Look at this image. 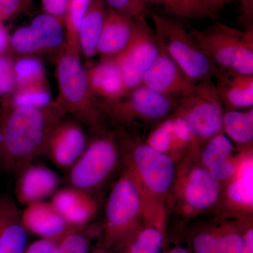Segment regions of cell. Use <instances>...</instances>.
Segmentation results:
<instances>
[{
  "instance_id": "1",
  "label": "cell",
  "mask_w": 253,
  "mask_h": 253,
  "mask_svg": "<svg viewBox=\"0 0 253 253\" xmlns=\"http://www.w3.org/2000/svg\"><path fill=\"white\" fill-rule=\"evenodd\" d=\"M66 115L54 101L42 109L2 105L0 136L5 170L18 174L37 158L46 154L53 129Z\"/></svg>"
},
{
  "instance_id": "2",
  "label": "cell",
  "mask_w": 253,
  "mask_h": 253,
  "mask_svg": "<svg viewBox=\"0 0 253 253\" xmlns=\"http://www.w3.org/2000/svg\"><path fill=\"white\" fill-rule=\"evenodd\" d=\"M80 56V53L66 48L60 55L56 65L59 95L54 102L66 114L73 115L79 122L99 130L104 110L89 87L86 68Z\"/></svg>"
},
{
  "instance_id": "3",
  "label": "cell",
  "mask_w": 253,
  "mask_h": 253,
  "mask_svg": "<svg viewBox=\"0 0 253 253\" xmlns=\"http://www.w3.org/2000/svg\"><path fill=\"white\" fill-rule=\"evenodd\" d=\"M188 31L211 62L219 69L253 75V28L241 31L215 23L199 31L192 26Z\"/></svg>"
},
{
  "instance_id": "4",
  "label": "cell",
  "mask_w": 253,
  "mask_h": 253,
  "mask_svg": "<svg viewBox=\"0 0 253 253\" xmlns=\"http://www.w3.org/2000/svg\"><path fill=\"white\" fill-rule=\"evenodd\" d=\"M158 44L195 83L213 79L218 69L176 18L151 14Z\"/></svg>"
},
{
  "instance_id": "5",
  "label": "cell",
  "mask_w": 253,
  "mask_h": 253,
  "mask_svg": "<svg viewBox=\"0 0 253 253\" xmlns=\"http://www.w3.org/2000/svg\"><path fill=\"white\" fill-rule=\"evenodd\" d=\"M175 110L189 125L194 137L211 139L222 131V104L212 79L196 83L177 100Z\"/></svg>"
},
{
  "instance_id": "6",
  "label": "cell",
  "mask_w": 253,
  "mask_h": 253,
  "mask_svg": "<svg viewBox=\"0 0 253 253\" xmlns=\"http://www.w3.org/2000/svg\"><path fill=\"white\" fill-rule=\"evenodd\" d=\"M117 146L110 137H102L86 146L84 152L67 171L70 186L89 192L101 185L117 164Z\"/></svg>"
},
{
  "instance_id": "7",
  "label": "cell",
  "mask_w": 253,
  "mask_h": 253,
  "mask_svg": "<svg viewBox=\"0 0 253 253\" xmlns=\"http://www.w3.org/2000/svg\"><path fill=\"white\" fill-rule=\"evenodd\" d=\"M154 31L145 17L136 18L135 36L128 47L115 59L122 71L128 90L141 85L144 75L160 54Z\"/></svg>"
},
{
  "instance_id": "8",
  "label": "cell",
  "mask_w": 253,
  "mask_h": 253,
  "mask_svg": "<svg viewBox=\"0 0 253 253\" xmlns=\"http://www.w3.org/2000/svg\"><path fill=\"white\" fill-rule=\"evenodd\" d=\"M176 101L141 84L128 91L117 101L101 103V106L104 112L121 119L157 120L167 117L175 110Z\"/></svg>"
},
{
  "instance_id": "9",
  "label": "cell",
  "mask_w": 253,
  "mask_h": 253,
  "mask_svg": "<svg viewBox=\"0 0 253 253\" xmlns=\"http://www.w3.org/2000/svg\"><path fill=\"white\" fill-rule=\"evenodd\" d=\"M157 59L143 78L142 85L159 94L180 99L196 84L160 46Z\"/></svg>"
},
{
  "instance_id": "10",
  "label": "cell",
  "mask_w": 253,
  "mask_h": 253,
  "mask_svg": "<svg viewBox=\"0 0 253 253\" xmlns=\"http://www.w3.org/2000/svg\"><path fill=\"white\" fill-rule=\"evenodd\" d=\"M86 147L85 133L82 123L63 119L53 129L46 154L56 167L68 171Z\"/></svg>"
},
{
  "instance_id": "11",
  "label": "cell",
  "mask_w": 253,
  "mask_h": 253,
  "mask_svg": "<svg viewBox=\"0 0 253 253\" xmlns=\"http://www.w3.org/2000/svg\"><path fill=\"white\" fill-rule=\"evenodd\" d=\"M140 206L135 183L127 174L123 175L111 191L106 207V221L111 234L124 230L131 224Z\"/></svg>"
},
{
  "instance_id": "12",
  "label": "cell",
  "mask_w": 253,
  "mask_h": 253,
  "mask_svg": "<svg viewBox=\"0 0 253 253\" xmlns=\"http://www.w3.org/2000/svg\"><path fill=\"white\" fill-rule=\"evenodd\" d=\"M18 174L15 194L18 202L25 206L42 202L59 189V176L44 165L32 163Z\"/></svg>"
},
{
  "instance_id": "13",
  "label": "cell",
  "mask_w": 253,
  "mask_h": 253,
  "mask_svg": "<svg viewBox=\"0 0 253 253\" xmlns=\"http://www.w3.org/2000/svg\"><path fill=\"white\" fill-rule=\"evenodd\" d=\"M134 163L145 184L154 192H166L174 178V166L170 158L148 144L136 145L133 153Z\"/></svg>"
},
{
  "instance_id": "14",
  "label": "cell",
  "mask_w": 253,
  "mask_h": 253,
  "mask_svg": "<svg viewBox=\"0 0 253 253\" xmlns=\"http://www.w3.org/2000/svg\"><path fill=\"white\" fill-rule=\"evenodd\" d=\"M136 18L128 17L106 8L96 54L101 59H114L122 54L135 36Z\"/></svg>"
},
{
  "instance_id": "15",
  "label": "cell",
  "mask_w": 253,
  "mask_h": 253,
  "mask_svg": "<svg viewBox=\"0 0 253 253\" xmlns=\"http://www.w3.org/2000/svg\"><path fill=\"white\" fill-rule=\"evenodd\" d=\"M86 71L89 87L101 103L117 101L129 91L115 59H101L97 64L86 68Z\"/></svg>"
},
{
  "instance_id": "16",
  "label": "cell",
  "mask_w": 253,
  "mask_h": 253,
  "mask_svg": "<svg viewBox=\"0 0 253 253\" xmlns=\"http://www.w3.org/2000/svg\"><path fill=\"white\" fill-rule=\"evenodd\" d=\"M57 212L71 226H81L90 220L97 206L89 192L73 187L58 189L51 202Z\"/></svg>"
},
{
  "instance_id": "17",
  "label": "cell",
  "mask_w": 253,
  "mask_h": 253,
  "mask_svg": "<svg viewBox=\"0 0 253 253\" xmlns=\"http://www.w3.org/2000/svg\"><path fill=\"white\" fill-rule=\"evenodd\" d=\"M21 217L25 229L46 239L62 236L71 227L51 203L42 201L29 205Z\"/></svg>"
},
{
  "instance_id": "18",
  "label": "cell",
  "mask_w": 253,
  "mask_h": 253,
  "mask_svg": "<svg viewBox=\"0 0 253 253\" xmlns=\"http://www.w3.org/2000/svg\"><path fill=\"white\" fill-rule=\"evenodd\" d=\"M221 104L233 108L252 107L253 75H244L218 69L214 77Z\"/></svg>"
},
{
  "instance_id": "19",
  "label": "cell",
  "mask_w": 253,
  "mask_h": 253,
  "mask_svg": "<svg viewBox=\"0 0 253 253\" xmlns=\"http://www.w3.org/2000/svg\"><path fill=\"white\" fill-rule=\"evenodd\" d=\"M27 234L17 206L9 196L0 198V253H23Z\"/></svg>"
},
{
  "instance_id": "20",
  "label": "cell",
  "mask_w": 253,
  "mask_h": 253,
  "mask_svg": "<svg viewBox=\"0 0 253 253\" xmlns=\"http://www.w3.org/2000/svg\"><path fill=\"white\" fill-rule=\"evenodd\" d=\"M106 8L104 0H92L80 26L78 31L80 51L86 59H90L96 54V47L104 26Z\"/></svg>"
},
{
  "instance_id": "21",
  "label": "cell",
  "mask_w": 253,
  "mask_h": 253,
  "mask_svg": "<svg viewBox=\"0 0 253 253\" xmlns=\"http://www.w3.org/2000/svg\"><path fill=\"white\" fill-rule=\"evenodd\" d=\"M28 26L38 53L66 46L64 26L54 16L44 13L38 15Z\"/></svg>"
},
{
  "instance_id": "22",
  "label": "cell",
  "mask_w": 253,
  "mask_h": 253,
  "mask_svg": "<svg viewBox=\"0 0 253 253\" xmlns=\"http://www.w3.org/2000/svg\"><path fill=\"white\" fill-rule=\"evenodd\" d=\"M219 186L209 171L197 168L190 174L186 189V199L192 207L204 209L217 201Z\"/></svg>"
},
{
  "instance_id": "23",
  "label": "cell",
  "mask_w": 253,
  "mask_h": 253,
  "mask_svg": "<svg viewBox=\"0 0 253 253\" xmlns=\"http://www.w3.org/2000/svg\"><path fill=\"white\" fill-rule=\"evenodd\" d=\"M192 131L184 118L174 116L161 123L149 136L148 145L160 152L166 153L172 144H186L191 141Z\"/></svg>"
},
{
  "instance_id": "24",
  "label": "cell",
  "mask_w": 253,
  "mask_h": 253,
  "mask_svg": "<svg viewBox=\"0 0 253 253\" xmlns=\"http://www.w3.org/2000/svg\"><path fill=\"white\" fill-rule=\"evenodd\" d=\"M92 0H68L63 26L66 33V49L80 53L78 31Z\"/></svg>"
},
{
  "instance_id": "25",
  "label": "cell",
  "mask_w": 253,
  "mask_h": 253,
  "mask_svg": "<svg viewBox=\"0 0 253 253\" xmlns=\"http://www.w3.org/2000/svg\"><path fill=\"white\" fill-rule=\"evenodd\" d=\"M148 5L154 4L162 8L166 14L176 17L201 20L215 18L208 9L202 0H144Z\"/></svg>"
},
{
  "instance_id": "26",
  "label": "cell",
  "mask_w": 253,
  "mask_h": 253,
  "mask_svg": "<svg viewBox=\"0 0 253 253\" xmlns=\"http://www.w3.org/2000/svg\"><path fill=\"white\" fill-rule=\"evenodd\" d=\"M2 105L11 108L29 107L42 109L52 104L46 86L31 85L17 88L9 98L3 99Z\"/></svg>"
},
{
  "instance_id": "27",
  "label": "cell",
  "mask_w": 253,
  "mask_h": 253,
  "mask_svg": "<svg viewBox=\"0 0 253 253\" xmlns=\"http://www.w3.org/2000/svg\"><path fill=\"white\" fill-rule=\"evenodd\" d=\"M223 129L239 144H249L253 139V111L248 113L230 111L224 113Z\"/></svg>"
},
{
  "instance_id": "28",
  "label": "cell",
  "mask_w": 253,
  "mask_h": 253,
  "mask_svg": "<svg viewBox=\"0 0 253 253\" xmlns=\"http://www.w3.org/2000/svg\"><path fill=\"white\" fill-rule=\"evenodd\" d=\"M194 245L196 253H241L243 238L236 234L221 237L201 234L196 238Z\"/></svg>"
},
{
  "instance_id": "29",
  "label": "cell",
  "mask_w": 253,
  "mask_h": 253,
  "mask_svg": "<svg viewBox=\"0 0 253 253\" xmlns=\"http://www.w3.org/2000/svg\"><path fill=\"white\" fill-rule=\"evenodd\" d=\"M17 88L31 85L46 86L44 66L39 59L24 56L14 61Z\"/></svg>"
},
{
  "instance_id": "30",
  "label": "cell",
  "mask_w": 253,
  "mask_h": 253,
  "mask_svg": "<svg viewBox=\"0 0 253 253\" xmlns=\"http://www.w3.org/2000/svg\"><path fill=\"white\" fill-rule=\"evenodd\" d=\"M241 176L238 180L229 186L228 195L229 199L245 206H253V164L249 162L244 165Z\"/></svg>"
},
{
  "instance_id": "31",
  "label": "cell",
  "mask_w": 253,
  "mask_h": 253,
  "mask_svg": "<svg viewBox=\"0 0 253 253\" xmlns=\"http://www.w3.org/2000/svg\"><path fill=\"white\" fill-rule=\"evenodd\" d=\"M233 150V144L225 135L219 134L211 138L204 154L203 161L209 169L227 159Z\"/></svg>"
},
{
  "instance_id": "32",
  "label": "cell",
  "mask_w": 253,
  "mask_h": 253,
  "mask_svg": "<svg viewBox=\"0 0 253 253\" xmlns=\"http://www.w3.org/2000/svg\"><path fill=\"white\" fill-rule=\"evenodd\" d=\"M14 60L10 55H0V97L9 98L17 89L14 71Z\"/></svg>"
},
{
  "instance_id": "33",
  "label": "cell",
  "mask_w": 253,
  "mask_h": 253,
  "mask_svg": "<svg viewBox=\"0 0 253 253\" xmlns=\"http://www.w3.org/2000/svg\"><path fill=\"white\" fill-rule=\"evenodd\" d=\"M162 244L161 231L156 229H147L136 238L129 253H159Z\"/></svg>"
},
{
  "instance_id": "34",
  "label": "cell",
  "mask_w": 253,
  "mask_h": 253,
  "mask_svg": "<svg viewBox=\"0 0 253 253\" xmlns=\"http://www.w3.org/2000/svg\"><path fill=\"white\" fill-rule=\"evenodd\" d=\"M109 9L131 18L145 17L149 5L144 0H104Z\"/></svg>"
},
{
  "instance_id": "35",
  "label": "cell",
  "mask_w": 253,
  "mask_h": 253,
  "mask_svg": "<svg viewBox=\"0 0 253 253\" xmlns=\"http://www.w3.org/2000/svg\"><path fill=\"white\" fill-rule=\"evenodd\" d=\"M87 250L86 238L81 234L72 233L63 239L52 253H87Z\"/></svg>"
},
{
  "instance_id": "36",
  "label": "cell",
  "mask_w": 253,
  "mask_h": 253,
  "mask_svg": "<svg viewBox=\"0 0 253 253\" xmlns=\"http://www.w3.org/2000/svg\"><path fill=\"white\" fill-rule=\"evenodd\" d=\"M30 0H0V21L10 19L23 12Z\"/></svg>"
},
{
  "instance_id": "37",
  "label": "cell",
  "mask_w": 253,
  "mask_h": 253,
  "mask_svg": "<svg viewBox=\"0 0 253 253\" xmlns=\"http://www.w3.org/2000/svg\"><path fill=\"white\" fill-rule=\"evenodd\" d=\"M44 14L51 15L63 23L68 0H41Z\"/></svg>"
},
{
  "instance_id": "38",
  "label": "cell",
  "mask_w": 253,
  "mask_h": 253,
  "mask_svg": "<svg viewBox=\"0 0 253 253\" xmlns=\"http://www.w3.org/2000/svg\"><path fill=\"white\" fill-rule=\"evenodd\" d=\"M235 168L232 161L226 159L209 168V172L216 180H226L234 174Z\"/></svg>"
},
{
  "instance_id": "39",
  "label": "cell",
  "mask_w": 253,
  "mask_h": 253,
  "mask_svg": "<svg viewBox=\"0 0 253 253\" xmlns=\"http://www.w3.org/2000/svg\"><path fill=\"white\" fill-rule=\"evenodd\" d=\"M56 247L51 239H42L31 244L23 253H52Z\"/></svg>"
},
{
  "instance_id": "40",
  "label": "cell",
  "mask_w": 253,
  "mask_h": 253,
  "mask_svg": "<svg viewBox=\"0 0 253 253\" xmlns=\"http://www.w3.org/2000/svg\"><path fill=\"white\" fill-rule=\"evenodd\" d=\"M234 0H231V1ZM241 4V13L244 19L249 23H252L253 14V0H237Z\"/></svg>"
},
{
  "instance_id": "41",
  "label": "cell",
  "mask_w": 253,
  "mask_h": 253,
  "mask_svg": "<svg viewBox=\"0 0 253 253\" xmlns=\"http://www.w3.org/2000/svg\"><path fill=\"white\" fill-rule=\"evenodd\" d=\"M202 1L214 18L217 16L218 11L222 9L224 5L231 2V0H202Z\"/></svg>"
},
{
  "instance_id": "42",
  "label": "cell",
  "mask_w": 253,
  "mask_h": 253,
  "mask_svg": "<svg viewBox=\"0 0 253 253\" xmlns=\"http://www.w3.org/2000/svg\"><path fill=\"white\" fill-rule=\"evenodd\" d=\"M10 37L0 21V55L4 54L9 49Z\"/></svg>"
},
{
  "instance_id": "43",
  "label": "cell",
  "mask_w": 253,
  "mask_h": 253,
  "mask_svg": "<svg viewBox=\"0 0 253 253\" xmlns=\"http://www.w3.org/2000/svg\"><path fill=\"white\" fill-rule=\"evenodd\" d=\"M241 253H253V230L250 229L244 239Z\"/></svg>"
},
{
  "instance_id": "44",
  "label": "cell",
  "mask_w": 253,
  "mask_h": 253,
  "mask_svg": "<svg viewBox=\"0 0 253 253\" xmlns=\"http://www.w3.org/2000/svg\"><path fill=\"white\" fill-rule=\"evenodd\" d=\"M168 253H191L187 250L182 249V248H178V249H175L172 250V251H169Z\"/></svg>"
},
{
  "instance_id": "45",
  "label": "cell",
  "mask_w": 253,
  "mask_h": 253,
  "mask_svg": "<svg viewBox=\"0 0 253 253\" xmlns=\"http://www.w3.org/2000/svg\"><path fill=\"white\" fill-rule=\"evenodd\" d=\"M0 165L3 166L2 149H1V136H0Z\"/></svg>"
},
{
  "instance_id": "46",
  "label": "cell",
  "mask_w": 253,
  "mask_h": 253,
  "mask_svg": "<svg viewBox=\"0 0 253 253\" xmlns=\"http://www.w3.org/2000/svg\"></svg>"
}]
</instances>
